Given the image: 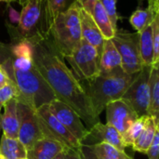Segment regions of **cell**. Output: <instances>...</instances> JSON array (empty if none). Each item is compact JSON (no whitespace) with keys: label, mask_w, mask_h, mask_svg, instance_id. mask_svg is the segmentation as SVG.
<instances>
[{"label":"cell","mask_w":159,"mask_h":159,"mask_svg":"<svg viewBox=\"0 0 159 159\" xmlns=\"http://www.w3.org/2000/svg\"><path fill=\"white\" fill-rule=\"evenodd\" d=\"M37 71L52 90L55 99L71 107L90 129L100 122L81 82L66 65L49 37L38 33L28 37Z\"/></svg>","instance_id":"1"},{"label":"cell","mask_w":159,"mask_h":159,"mask_svg":"<svg viewBox=\"0 0 159 159\" xmlns=\"http://www.w3.org/2000/svg\"><path fill=\"white\" fill-rule=\"evenodd\" d=\"M0 67L18 88L20 94L18 101L37 109L55 99L52 90L34 65L28 38L20 35L15 37L11 44L0 42Z\"/></svg>","instance_id":"2"},{"label":"cell","mask_w":159,"mask_h":159,"mask_svg":"<svg viewBox=\"0 0 159 159\" xmlns=\"http://www.w3.org/2000/svg\"><path fill=\"white\" fill-rule=\"evenodd\" d=\"M135 75H128L124 71L111 74H100L94 79L87 81L83 88L90 101L96 116H100L106 105L122 98Z\"/></svg>","instance_id":"3"},{"label":"cell","mask_w":159,"mask_h":159,"mask_svg":"<svg viewBox=\"0 0 159 159\" xmlns=\"http://www.w3.org/2000/svg\"><path fill=\"white\" fill-rule=\"evenodd\" d=\"M79 12L80 6L75 1L54 19L48 28V36L63 59L70 56L82 41Z\"/></svg>","instance_id":"4"},{"label":"cell","mask_w":159,"mask_h":159,"mask_svg":"<svg viewBox=\"0 0 159 159\" xmlns=\"http://www.w3.org/2000/svg\"><path fill=\"white\" fill-rule=\"evenodd\" d=\"M75 76L80 81H90L100 75V52L85 41L67 58Z\"/></svg>","instance_id":"5"},{"label":"cell","mask_w":159,"mask_h":159,"mask_svg":"<svg viewBox=\"0 0 159 159\" xmlns=\"http://www.w3.org/2000/svg\"><path fill=\"white\" fill-rule=\"evenodd\" d=\"M111 41L116 48L122 61V69L128 75H136L143 67L139 46V33L117 30Z\"/></svg>","instance_id":"6"},{"label":"cell","mask_w":159,"mask_h":159,"mask_svg":"<svg viewBox=\"0 0 159 159\" xmlns=\"http://www.w3.org/2000/svg\"><path fill=\"white\" fill-rule=\"evenodd\" d=\"M36 115L40 129L44 138H48L61 143L66 150H77L80 143L52 115L48 103L36 109Z\"/></svg>","instance_id":"7"},{"label":"cell","mask_w":159,"mask_h":159,"mask_svg":"<svg viewBox=\"0 0 159 159\" xmlns=\"http://www.w3.org/2000/svg\"><path fill=\"white\" fill-rule=\"evenodd\" d=\"M151 68L152 66H144L136 74L129 87L121 98L136 112L138 116H146L148 113Z\"/></svg>","instance_id":"8"},{"label":"cell","mask_w":159,"mask_h":159,"mask_svg":"<svg viewBox=\"0 0 159 159\" xmlns=\"http://www.w3.org/2000/svg\"><path fill=\"white\" fill-rule=\"evenodd\" d=\"M18 114L20 119L18 140L28 151L38 140L44 138L40 129L36 109L24 102L18 101Z\"/></svg>","instance_id":"9"},{"label":"cell","mask_w":159,"mask_h":159,"mask_svg":"<svg viewBox=\"0 0 159 159\" xmlns=\"http://www.w3.org/2000/svg\"><path fill=\"white\" fill-rule=\"evenodd\" d=\"M48 107L57 120L82 143L89 133V129L84 125L80 116L67 104L56 99L48 103Z\"/></svg>","instance_id":"10"},{"label":"cell","mask_w":159,"mask_h":159,"mask_svg":"<svg viewBox=\"0 0 159 159\" xmlns=\"http://www.w3.org/2000/svg\"><path fill=\"white\" fill-rule=\"evenodd\" d=\"M44 12L43 0H28L22 6L18 20L19 34L23 37H31L38 33L43 34L42 23Z\"/></svg>","instance_id":"11"},{"label":"cell","mask_w":159,"mask_h":159,"mask_svg":"<svg viewBox=\"0 0 159 159\" xmlns=\"http://www.w3.org/2000/svg\"><path fill=\"white\" fill-rule=\"evenodd\" d=\"M105 111L106 124L114 127L121 136L139 117L136 112L122 99L108 103L105 107Z\"/></svg>","instance_id":"12"},{"label":"cell","mask_w":159,"mask_h":159,"mask_svg":"<svg viewBox=\"0 0 159 159\" xmlns=\"http://www.w3.org/2000/svg\"><path fill=\"white\" fill-rule=\"evenodd\" d=\"M101 143L110 144L123 152H125V149L127 148L121 134L114 127L108 124H102L100 121L89 129V133L82 143L94 145Z\"/></svg>","instance_id":"13"},{"label":"cell","mask_w":159,"mask_h":159,"mask_svg":"<svg viewBox=\"0 0 159 159\" xmlns=\"http://www.w3.org/2000/svg\"><path fill=\"white\" fill-rule=\"evenodd\" d=\"M79 18L82 40L94 47L101 53L105 39L103 38L101 31L95 23L92 16L80 7Z\"/></svg>","instance_id":"14"},{"label":"cell","mask_w":159,"mask_h":159,"mask_svg":"<svg viewBox=\"0 0 159 159\" xmlns=\"http://www.w3.org/2000/svg\"><path fill=\"white\" fill-rule=\"evenodd\" d=\"M3 108L4 113L0 116V129L3 130V135L7 138L18 139L20 119L17 99L7 102Z\"/></svg>","instance_id":"15"},{"label":"cell","mask_w":159,"mask_h":159,"mask_svg":"<svg viewBox=\"0 0 159 159\" xmlns=\"http://www.w3.org/2000/svg\"><path fill=\"white\" fill-rule=\"evenodd\" d=\"M119 71H123L121 57L111 39H106L100 53V74H111Z\"/></svg>","instance_id":"16"},{"label":"cell","mask_w":159,"mask_h":159,"mask_svg":"<svg viewBox=\"0 0 159 159\" xmlns=\"http://www.w3.org/2000/svg\"><path fill=\"white\" fill-rule=\"evenodd\" d=\"M64 150L66 149L58 142L42 138L27 151V159H52Z\"/></svg>","instance_id":"17"},{"label":"cell","mask_w":159,"mask_h":159,"mask_svg":"<svg viewBox=\"0 0 159 159\" xmlns=\"http://www.w3.org/2000/svg\"><path fill=\"white\" fill-rule=\"evenodd\" d=\"M158 118L148 116L143 129L131 146L134 151H137L142 154L146 153L147 149L149 148L154 140L157 131L158 130Z\"/></svg>","instance_id":"18"},{"label":"cell","mask_w":159,"mask_h":159,"mask_svg":"<svg viewBox=\"0 0 159 159\" xmlns=\"http://www.w3.org/2000/svg\"><path fill=\"white\" fill-rule=\"evenodd\" d=\"M76 0H44L43 34L48 35V31L54 19Z\"/></svg>","instance_id":"19"},{"label":"cell","mask_w":159,"mask_h":159,"mask_svg":"<svg viewBox=\"0 0 159 159\" xmlns=\"http://www.w3.org/2000/svg\"><path fill=\"white\" fill-rule=\"evenodd\" d=\"M148 116L159 119V64L152 65L149 77Z\"/></svg>","instance_id":"20"},{"label":"cell","mask_w":159,"mask_h":159,"mask_svg":"<svg viewBox=\"0 0 159 159\" xmlns=\"http://www.w3.org/2000/svg\"><path fill=\"white\" fill-rule=\"evenodd\" d=\"M0 155L5 159L27 158V149L18 140L2 135L0 139Z\"/></svg>","instance_id":"21"},{"label":"cell","mask_w":159,"mask_h":159,"mask_svg":"<svg viewBox=\"0 0 159 159\" xmlns=\"http://www.w3.org/2000/svg\"><path fill=\"white\" fill-rule=\"evenodd\" d=\"M153 22V21H152ZM139 46L143 63L144 66H152L154 62L153 48V25L149 24L139 33Z\"/></svg>","instance_id":"22"},{"label":"cell","mask_w":159,"mask_h":159,"mask_svg":"<svg viewBox=\"0 0 159 159\" xmlns=\"http://www.w3.org/2000/svg\"><path fill=\"white\" fill-rule=\"evenodd\" d=\"M91 16H92L95 23L97 24L99 30L101 31L103 38L105 40L111 39L115 35L116 31L114 30L112 23L110 21V19L107 16V14L105 13V11H104L102 6L101 5V3L99 2V0L96 2V4L94 6Z\"/></svg>","instance_id":"23"},{"label":"cell","mask_w":159,"mask_h":159,"mask_svg":"<svg viewBox=\"0 0 159 159\" xmlns=\"http://www.w3.org/2000/svg\"><path fill=\"white\" fill-rule=\"evenodd\" d=\"M158 14L159 12H157L150 7L145 9L138 8L130 16L129 22L137 33H141L144 28L152 23L156 16Z\"/></svg>","instance_id":"24"},{"label":"cell","mask_w":159,"mask_h":159,"mask_svg":"<svg viewBox=\"0 0 159 159\" xmlns=\"http://www.w3.org/2000/svg\"><path fill=\"white\" fill-rule=\"evenodd\" d=\"M92 147L98 159H133L125 152L107 143H96Z\"/></svg>","instance_id":"25"},{"label":"cell","mask_w":159,"mask_h":159,"mask_svg":"<svg viewBox=\"0 0 159 159\" xmlns=\"http://www.w3.org/2000/svg\"><path fill=\"white\" fill-rule=\"evenodd\" d=\"M148 118V116H139L129 128L128 129L122 134L123 142L126 145V147L132 146L133 143L136 141V139L140 136L142 130L143 129L146 120Z\"/></svg>","instance_id":"26"},{"label":"cell","mask_w":159,"mask_h":159,"mask_svg":"<svg viewBox=\"0 0 159 159\" xmlns=\"http://www.w3.org/2000/svg\"><path fill=\"white\" fill-rule=\"evenodd\" d=\"M20 97V94L18 88L11 81H8L0 88V108H2L7 102L13 99L18 100Z\"/></svg>","instance_id":"27"},{"label":"cell","mask_w":159,"mask_h":159,"mask_svg":"<svg viewBox=\"0 0 159 159\" xmlns=\"http://www.w3.org/2000/svg\"><path fill=\"white\" fill-rule=\"evenodd\" d=\"M101 5L102 6L105 13L110 19L112 26L115 31H117V21L119 19L117 9H116V2L117 0H99Z\"/></svg>","instance_id":"28"},{"label":"cell","mask_w":159,"mask_h":159,"mask_svg":"<svg viewBox=\"0 0 159 159\" xmlns=\"http://www.w3.org/2000/svg\"><path fill=\"white\" fill-rule=\"evenodd\" d=\"M153 48H154V62L153 65L159 64V14L156 16L153 22Z\"/></svg>","instance_id":"29"},{"label":"cell","mask_w":159,"mask_h":159,"mask_svg":"<svg viewBox=\"0 0 159 159\" xmlns=\"http://www.w3.org/2000/svg\"><path fill=\"white\" fill-rule=\"evenodd\" d=\"M145 155H147L148 159H158L159 157V129L157 131L154 140L147 149Z\"/></svg>","instance_id":"30"},{"label":"cell","mask_w":159,"mask_h":159,"mask_svg":"<svg viewBox=\"0 0 159 159\" xmlns=\"http://www.w3.org/2000/svg\"><path fill=\"white\" fill-rule=\"evenodd\" d=\"M78 153L81 159H98L96 157L92 145L88 144H81L78 148Z\"/></svg>","instance_id":"31"},{"label":"cell","mask_w":159,"mask_h":159,"mask_svg":"<svg viewBox=\"0 0 159 159\" xmlns=\"http://www.w3.org/2000/svg\"><path fill=\"white\" fill-rule=\"evenodd\" d=\"M76 1L81 8H83L85 11H87L88 13H89L91 15L94 6L98 0H76Z\"/></svg>","instance_id":"32"},{"label":"cell","mask_w":159,"mask_h":159,"mask_svg":"<svg viewBox=\"0 0 159 159\" xmlns=\"http://www.w3.org/2000/svg\"><path fill=\"white\" fill-rule=\"evenodd\" d=\"M64 159H81L78 153V149L77 150H66Z\"/></svg>","instance_id":"33"},{"label":"cell","mask_w":159,"mask_h":159,"mask_svg":"<svg viewBox=\"0 0 159 159\" xmlns=\"http://www.w3.org/2000/svg\"><path fill=\"white\" fill-rule=\"evenodd\" d=\"M8 81H10V80L8 79V77L7 76L6 73L3 71V69L0 67V88L2 86H4L5 84H7Z\"/></svg>","instance_id":"34"},{"label":"cell","mask_w":159,"mask_h":159,"mask_svg":"<svg viewBox=\"0 0 159 159\" xmlns=\"http://www.w3.org/2000/svg\"><path fill=\"white\" fill-rule=\"evenodd\" d=\"M148 7L155 9L157 12H159V0H147Z\"/></svg>","instance_id":"35"},{"label":"cell","mask_w":159,"mask_h":159,"mask_svg":"<svg viewBox=\"0 0 159 159\" xmlns=\"http://www.w3.org/2000/svg\"><path fill=\"white\" fill-rule=\"evenodd\" d=\"M65 152H66V150H64V151L61 152L59 155H57L54 158H52V159H64V157H65Z\"/></svg>","instance_id":"36"},{"label":"cell","mask_w":159,"mask_h":159,"mask_svg":"<svg viewBox=\"0 0 159 159\" xmlns=\"http://www.w3.org/2000/svg\"><path fill=\"white\" fill-rule=\"evenodd\" d=\"M16 0H0V3H7V4H9V3H12V2H15Z\"/></svg>","instance_id":"37"},{"label":"cell","mask_w":159,"mask_h":159,"mask_svg":"<svg viewBox=\"0 0 159 159\" xmlns=\"http://www.w3.org/2000/svg\"><path fill=\"white\" fill-rule=\"evenodd\" d=\"M18 1H19V3H20L21 6H24V5H25V3H26L28 0H18Z\"/></svg>","instance_id":"38"},{"label":"cell","mask_w":159,"mask_h":159,"mask_svg":"<svg viewBox=\"0 0 159 159\" xmlns=\"http://www.w3.org/2000/svg\"><path fill=\"white\" fill-rule=\"evenodd\" d=\"M0 159H5V158H4V157H2V156L0 155Z\"/></svg>","instance_id":"39"},{"label":"cell","mask_w":159,"mask_h":159,"mask_svg":"<svg viewBox=\"0 0 159 159\" xmlns=\"http://www.w3.org/2000/svg\"><path fill=\"white\" fill-rule=\"evenodd\" d=\"M43 3H44V0H43Z\"/></svg>","instance_id":"40"},{"label":"cell","mask_w":159,"mask_h":159,"mask_svg":"<svg viewBox=\"0 0 159 159\" xmlns=\"http://www.w3.org/2000/svg\"><path fill=\"white\" fill-rule=\"evenodd\" d=\"M24 159H27V158H24Z\"/></svg>","instance_id":"41"},{"label":"cell","mask_w":159,"mask_h":159,"mask_svg":"<svg viewBox=\"0 0 159 159\" xmlns=\"http://www.w3.org/2000/svg\"><path fill=\"white\" fill-rule=\"evenodd\" d=\"M0 110H1V108H0Z\"/></svg>","instance_id":"42"}]
</instances>
